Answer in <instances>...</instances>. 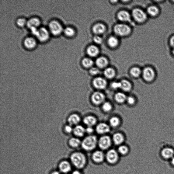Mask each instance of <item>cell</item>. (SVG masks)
<instances>
[{
	"label": "cell",
	"instance_id": "1",
	"mask_svg": "<svg viewBox=\"0 0 174 174\" xmlns=\"http://www.w3.org/2000/svg\"><path fill=\"white\" fill-rule=\"evenodd\" d=\"M98 140L96 136L90 135L86 136L82 142L83 148L86 151H91L96 147Z\"/></svg>",
	"mask_w": 174,
	"mask_h": 174
},
{
	"label": "cell",
	"instance_id": "2",
	"mask_svg": "<svg viewBox=\"0 0 174 174\" xmlns=\"http://www.w3.org/2000/svg\"><path fill=\"white\" fill-rule=\"evenodd\" d=\"M71 159L72 164L78 169H82L86 163L85 156L81 152L73 153L71 156Z\"/></svg>",
	"mask_w": 174,
	"mask_h": 174
},
{
	"label": "cell",
	"instance_id": "3",
	"mask_svg": "<svg viewBox=\"0 0 174 174\" xmlns=\"http://www.w3.org/2000/svg\"><path fill=\"white\" fill-rule=\"evenodd\" d=\"M114 31L116 34L120 37L128 35L131 32V29L126 24H119L115 26Z\"/></svg>",
	"mask_w": 174,
	"mask_h": 174
},
{
	"label": "cell",
	"instance_id": "4",
	"mask_svg": "<svg viewBox=\"0 0 174 174\" xmlns=\"http://www.w3.org/2000/svg\"><path fill=\"white\" fill-rule=\"evenodd\" d=\"M49 27L51 33L55 36L58 35L63 30L61 24L56 20H53L49 22Z\"/></svg>",
	"mask_w": 174,
	"mask_h": 174
},
{
	"label": "cell",
	"instance_id": "5",
	"mask_svg": "<svg viewBox=\"0 0 174 174\" xmlns=\"http://www.w3.org/2000/svg\"><path fill=\"white\" fill-rule=\"evenodd\" d=\"M106 97L103 92L96 91L92 94L91 100L93 104L95 105H100L105 102Z\"/></svg>",
	"mask_w": 174,
	"mask_h": 174
},
{
	"label": "cell",
	"instance_id": "6",
	"mask_svg": "<svg viewBox=\"0 0 174 174\" xmlns=\"http://www.w3.org/2000/svg\"><path fill=\"white\" fill-rule=\"evenodd\" d=\"M132 16L136 22L142 23L145 21L147 15L144 12L140 9H135L132 12Z\"/></svg>",
	"mask_w": 174,
	"mask_h": 174
},
{
	"label": "cell",
	"instance_id": "7",
	"mask_svg": "<svg viewBox=\"0 0 174 174\" xmlns=\"http://www.w3.org/2000/svg\"><path fill=\"white\" fill-rule=\"evenodd\" d=\"M112 144L111 139L109 136L103 135L98 140V144L100 148L105 150L109 148Z\"/></svg>",
	"mask_w": 174,
	"mask_h": 174
},
{
	"label": "cell",
	"instance_id": "8",
	"mask_svg": "<svg viewBox=\"0 0 174 174\" xmlns=\"http://www.w3.org/2000/svg\"><path fill=\"white\" fill-rule=\"evenodd\" d=\"M92 85L96 89L103 90L106 88L107 82L104 78L101 77H97L93 80Z\"/></svg>",
	"mask_w": 174,
	"mask_h": 174
},
{
	"label": "cell",
	"instance_id": "9",
	"mask_svg": "<svg viewBox=\"0 0 174 174\" xmlns=\"http://www.w3.org/2000/svg\"><path fill=\"white\" fill-rule=\"evenodd\" d=\"M142 74L144 79L148 82H152L155 77V71L151 68H144L142 72Z\"/></svg>",
	"mask_w": 174,
	"mask_h": 174
},
{
	"label": "cell",
	"instance_id": "10",
	"mask_svg": "<svg viewBox=\"0 0 174 174\" xmlns=\"http://www.w3.org/2000/svg\"><path fill=\"white\" fill-rule=\"evenodd\" d=\"M36 36L40 41L45 42L49 39V31L45 28L42 27L38 29Z\"/></svg>",
	"mask_w": 174,
	"mask_h": 174
},
{
	"label": "cell",
	"instance_id": "11",
	"mask_svg": "<svg viewBox=\"0 0 174 174\" xmlns=\"http://www.w3.org/2000/svg\"><path fill=\"white\" fill-rule=\"evenodd\" d=\"M107 161L111 164H114L117 162L118 158L117 152L114 149H111L108 151L106 155Z\"/></svg>",
	"mask_w": 174,
	"mask_h": 174
},
{
	"label": "cell",
	"instance_id": "12",
	"mask_svg": "<svg viewBox=\"0 0 174 174\" xmlns=\"http://www.w3.org/2000/svg\"><path fill=\"white\" fill-rule=\"evenodd\" d=\"M96 130L98 134H105L110 132V127L106 123H101L96 126Z\"/></svg>",
	"mask_w": 174,
	"mask_h": 174
},
{
	"label": "cell",
	"instance_id": "13",
	"mask_svg": "<svg viewBox=\"0 0 174 174\" xmlns=\"http://www.w3.org/2000/svg\"><path fill=\"white\" fill-rule=\"evenodd\" d=\"M97 121L96 118L92 115L86 116L83 120L84 124L88 127L94 126L96 124Z\"/></svg>",
	"mask_w": 174,
	"mask_h": 174
},
{
	"label": "cell",
	"instance_id": "14",
	"mask_svg": "<svg viewBox=\"0 0 174 174\" xmlns=\"http://www.w3.org/2000/svg\"><path fill=\"white\" fill-rule=\"evenodd\" d=\"M161 155L165 159H171L173 157L174 151L172 148H165L162 150Z\"/></svg>",
	"mask_w": 174,
	"mask_h": 174
},
{
	"label": "cell",
	"instance_id": "15",
	"mask_svg": "<svg viewBox=\"0 0 174 174\" xmlns=\"http://www.w3.org/2000/svg\"><path fill=\"white\" fill-rule=\"evenodd\" d=\"M24 43L25 47L29 49L34 48L37 45L36 40L31 37H26L24 40Z\"/></svg>",
	"mask_w": 174,
	"mask_h": 174
},
{
	"label": "cell",
	"instance_id": "16",
	"mask_svg": "<svg viewBox=\"0 0 174 174\" xmlns=\"http://www.w3.org/2000/svg\"><path fill=\"white\" fill-rule=\"evenodd\" d=\"M117 17L120 21L123 22H130L131 19L130 13L125 11L119 12L117 14Z\"/></svg>",
	"mask_w": 174,
	"mask_h": 174
},
{
	"label": "cell",
	"instance_id": "17",
	"mask_svg": "<svg viewBox=\"0 0 174 174\" xmlns=\"http://www.w3.org/2000/svg\"><path fill=\"white\" fill-rule=\"evenodd\" d=\"M92 31L95 34L97 35L103 33L106 30V27L104 25L101 23H98L93 26Z\"/></svg>",
	"mask_w": 174,
	"mask_h": 174
},
{
	"label": "cell",
	"instance_id": "18",
	"mask_svg": "<svg viewBox=\"0 0 174 174\" xmlns=\"http://www.w3.org/2000/svg\"><path fill=\"white\" fill-rule=\"evenodd\" d=\"M92 158L93 160L96 163H101L103 160L104 158V154L101 151H96L93 153Z\"/></svg>",
	"mask_w": 174,
	"mask_h": 174
},
{
	"label": "cell",
	"instance_id": "19",
	"mask_svg": "<svg viewBox=\"0 0 174 174\" xmlns=\"http://www.w3.org/2000/svg\"><path fill=\"white\" fill-rule=\"evenodd\" d=\"M40 22L37 17H32L29 19L27 22V25L30 29L33 28H37L39 26Z\"/></svg>",
	"mask_w": 174,
	"mask_h": 174
},
{
	"label": "cell",
	"instance_id": "20",
	"mask_svg": "<svg viewBox=\"0 0 174 174\" xmlns=\"http://www.w3.org/2000/svg\"><path fill=\"white\" fill-rule=\"evenodd\" d=\"M123 135L120 133H116L113 136L112 140L116 145H120L122 144L124 141Z\"/></svg>",
	"mask_w": 174,
	"mask_h": 174
},
{
	"label": "cell",
	"instance_id": "21",
	"mask_svg": "<svg viewBox=\"0 0 174 174\" xmlns=\"http://www.w3.org/2000/svg\"><path fill=\"white\" fill-rule=\"evenodd\" d=\"M121 88L122 90L125 92H129L132 89V85L129 81L126 79H123L120 82Z\"/></svg>",
	"mask_w": 174,
	"mask_h": 174
},
{
	"label": "cell",
	"instance_id": "22",
	"mask_svg": "<svg viewBox=\"0 0 174 174\" xmlns=\"http://www.w3.org/2000/svg\"><path fill=\"white\" fill-rule=\"evenodd\" d=\"M99 48L94 45L89 46L87 49V53L89 56L91 57H95L97 56L99 53Z\"/></svg>",
	"mask_w": 174,
	"mask_h": 174
},
{
	"label": "cell",
	"instance_id": "23",
	"mask_svg": "<svg viewBox=\"0 0 174 174\" xmlns=\"http://www.w3.org/2000/svg\"><path fill=\"white\" fill-rule=\"evenodd\" d=\"M127 96L123 92H117L114 95V99L117 103L122 104L126 101Z\"/></svg>",
	"mask_w": 174,
	"mask_h": 174
},
{
	"label": "cell",
	"instance_id": "24",
	"mask_svg": "<svg viewBox=\"0 0 174 174\" xmlns=\"http://www.w3.org/2000/svg\"><path fill=\"white\" fill-rule=\"evenodd\" d=\"M81 118L79 115L76 114H72L69 116L68 121L71 125H76L80 123Z\"/></svg>",
	"mask_w": 174,
	"mask_h": 174
},
{
	"label": "cell",
	"instance_id": "25",
	"mask_svg": "<svg viewBox=\"0 0 174 174\" xmlns=\"http://www.w3.org/2000/svg\"><path fill=\"white\" fill-rule=\"evenodd\" d=\"M59 167L60 170L62 172L65 173L69 172L71 169V164L67 161H63L61 162Z\"/></svg>",
	"mask_w": 174,
	"mask_h": 174
},
{
	"label": "cell",
	"instance_id": "26",
	"mask_svg": "<svg viewBox=\"0 0 174 174\" xmlns=\"http://www.w3.org/2000/svg\"><path fill=\"white\" fill-rule=\"evenodd\" d=\"M96 63L99 68H103L108 65V61L105 57H100L97 59Z\"/></svg>",
	"mask_w": 174,
	"mask_h": 174
},
{
	"label": "cell",
	"instance_id": "27",
	"mask_svg": "<svg viewBox=\"0 0 174 174\" xmlns=\"http://www.w3.org/2000/svg\"><path fill=\"white\" fill-rule=\"evenodd\" d=\"M74 134L78 137H82L86 133L85 129L82 126L78 125L75 127L73 130Z\"/></svg>",
	"mask_w": 174,
	"mask_h": 174
},
{
	"label": "cell",
	"instance_id": "28",
	"mask_svg": "<svg viewBox=\"0 0 174 174\" xmlns=\"http://www.w3.org/2000/svg\"><path fill=\"white\" fill-rule=\"evenodd\" d=\"M104 75L108 79H112L115 76V71L114 69L112 68H106L104 71Z\"/></svg>",
	"mask_w": 174,
	"mask_h": 174
},
{
	"label": "cell",
	"instance_id": "29",
	"mask_svg": "<svg viewBox=\"0 0 174 174\" xmlns=\"http://www.w3.org/2000/svg\"><path fill=\"white\" fill-rule=\"evenodd\" d=\"M158 7L154 5L150 6L147 9V12L149 15L152 16H157L159 13Z\"/></svg>",
	"mask_w": 174,
	"mask_h": 174
},
{
	"label": "cell",
	"instance_id": "30",
	"mask_svg": "<svg viewBox=\"0 0 174 174\" xmlns=\"http://www.w3.org/2000/svg\"><path fill=\"white\" fill-rule=\"evenodd\" d=\"M120 121L119 118L117 117H113L110 118L109 124L112 127H116L120 125Z\"/></svg>",
	"mask_w": 174,
	"mask_h": 174
},
{
	"label": "cell",
	"instance_id": "31",
	"mask_svg": "<svg viewBox=\"0 0 174 174\" xmlns=\"http://www.w3.org/2000/svg\"><path fill=\"white\" fill-rule=\"evenodd\" d=\"M108 43L110 47L114 48L118 45L119 40L117 37H110L108 40Z\"/></svg>",
	"mask_w": 174,
	"mask_h": 174
},
{
	"label": "cell",
	"instance_id": "32",
	"mask_svg": "<svg viewBox=\"0 0 174 174\" xmlns=\"http://www.w3.org/2000/svg\"><path fill=\"white\" fill-rule=\"evenodd\" d=\"M130 73L133 77L134 78H138L140 76L142 72L140 68L134 67L130 69Z\"/></svg>",
	"mask_w": 174,
	"mask_h": 174
},
{
	"label": "cell",
	"instance_id": "33",
	"mask_svg": "<svg viewBox=\"0 0 174 174\" xmlns=\"http://www.w3.org/2000/svg\"><path fill=\"white\" fill-rule=\"evenodd\" d=\"M82 64L85 68H92V67L94 64V62L91 59L89 58H85L82 61Z\"/></svg>",
	"mask_w": 174,
	"mask_h": 174
},
{
	"label": "cell",
	"instance_id": "34",
	"mask_svg": "<svg viewBox=\"0 0 174 174\" xmlns=\"http://www.w3.org/2000/svg\"><path fill=\"white\" fill-rule=\"evenodd\" d=\"M102 108L104 112H109L112 111L113 106L111 103L106 101L102 104Z\"/></svg>",
	"mask_w": 174,
	"mask_h": 174
},
{
	"label": "cell",
	"instance_id": "35",
	"mask_svg": "<svg viewBox=\"0 0 174 174\" xmlns=\"http://www.w3.org/2000/svg\"><path fill=\"white\" fill-rule=\"evenodd\" d=\"M82 144L79 139L76 138H72L69 141V144L72 147H77Z\"/></svg>",
	"mask_w": 174,
	"mask_h": 174
},
{
	"label": "cell",
	"instance_id": "36",
	"mask_svg": "<svg viewBox=\"0 0 174 174\" xmlns=\"http://www.w3.org/2000/svg\"><path fill=\"white\" fill-rule=\"evenodd\" d=\"M64 33L66 36L71 37L74 35L75 32L74 29L71 27H68L65 28L63 30Z\"/></svg>",
	"mask_w": 174,
	"mask_h": 174
},
{
	"label": "cell",
	"instance_id": "37",
	"mask_svg": "<svg viewBox=\"0 0 174 174\" xmlns=\"http://www.w3.org/2000/svg\"><path fill=\"white\" fill-rule=\"evenodd\" d=\"M118 151L121 155H126L128 152V148L126 146L121 145L118 148Z\"/></svg>",
	"mask_w": 174,
	"mask_h": 174
},
{
	"label": "cell",
	"instance_id": "38",
	"mask_svg": "<svg viewBox=\"0 0 174 174\" xmlns=\"http://www.w3.org/2000/svg\"><path fill=\"white\" fill-rule=\"evenodd\" d=\"M27 21L25 18H20L17 19L16 23L20 27L24 26L25 25H27Z\"/></svg>",
	"mask_w": 174,
	"mask_h": 174
},
{
	"label": "cell",
	"instance_id": "39",
	"mask_svg": "<svg viewBox=\"0 0 174 174\" xmlns=\"http://www.w3.org/2000/svg\"><path fill=\"white\" fill-rule=\"evenodd\" d=\"M89 73L92 76H96L99 73L100 70L97 68H90L89 71Z\"/></svg>",
	"mask_w": 174,
	"mask_h": 174
},
{
	"label": "cell",
	"instance_id": "40",
	"mask_svg": "<svg viewBox=\"0 0 174 174\" xmlns=\"http://www.w3.org/2000/svg\"><path fill=\"white\" fill-rule=\"evenodd\" d=\"M126 101L127 103L130 106L134 105L136 102L135 98L132 96L127 97Z\"/></svg>",
	"mask_w": 174,
	"mask_h": 174
},
{
	"label": "cell",
	"instance_id": "41",
	"mask_svg": "<svg viewBox=\"0 0 174 174\" xmlns=\"http://www.w3.org/2000/svg\"><path fill=\"white\" fill-rule=\"evenodd\" d=\"M112 88L114 89H120L121 84L120 82H114L111 84Z\"/></svg>",
	"mask_w": 174,
	"mask_h": 174
},
{
	"label": "cell",
	"instance_id": "42",
	"mask_svg": "<svg viewBox=\"0 0 174 174\" xmlns=\"http://www.w3.org/2000/svg\"><path fill=\"white\" fill-rule=\"evenodd\" d=\"M94 42L97 44H100L103 42V39L101 37L98 35L95 36L93 38Z\"/></svg>",
	"mask_w": 174,
	"mask_h": 174
},
{
	"label": "cell",
	"instance_id": "43",
	"mask_svg": "<svg viewBox=\"0 0 174 174\" xmlns=\"http://www.w3.org/2000/svg\"><path fill=\"white\" fill-rule=\"evenodd\" d=\"M85 131L86 133H88V134L91 135L92 133H93L94 130L92 127H88L85 129Z\"/></svg>",
	"mask_w": 174,
	"mask_h": 174
},
{
	"label": "cell",
	"instance_id": "44",
	"mask_svg": "<svg viewBox=\"0 0 174 174\" xmlns=\"http://www.w3.org/2000/svg\"><path fill=\"white\" fill-rule=\"evenodd\" d=\"M65 130L66 132L69 133L72 131V129L70 126H67L65 127Z\"/></svg>",
	"mask_w": 174,
	"mask_h": 174
},
{
	"label": "cell",
	"instance_id": "45",
	"mask_svg": "<svg viewBox=\"0 0 174 174\" xmlns=\"http://www.w3.org/2000/svg\"><path fill=\"white\" fill-rule=\"evenodd\" d=\"M170 43L171 46L174 47V36L171 37L170 40Z\"/></svg>",
	"mask_w": 174,
	"mask_h": 174
},
{
	"label": "cell",
	"instance_id": "46",
	"mask_svg": "<svg viewBox=\"0 0 174 174\" xmlns=\"http://www.w3.org/2000/svg\"><path fill=\"white\" fill-rule=\"evenodd\" d=\"M72 174H82L79 171L75 170L72 172Z\"/></svg>",
	"mask_w": 174,
	"mask_h": 174
},
{
	"label": "cell",
	"instance_id": "47",
	"mask_svg": "<svg viewBox=\"0 0 174 174\" xmlns=\"http://www.w3.org/2000/svg\"><path fill=\"white\" fill-rule=\"evenodd\" d=\"M171 163L173 166H174V158H172L171 159Z\"/></svg>",
	"mask_w": 174,
	"mask_h": 174
},
{
	"label": "cell",
	"instance_id": "48",
	"mask_svg": "<svg viewBox=\"0 0 174 174\" xmlns=\"http://www.w3.org/2000/svg\"><path fill=\"white\" fill-rule=\"evenodd\" d=\"M51 174H60L59 173L57 172H54L52 173Z\"/></svg>",
	"mask_w": 174,
	"mask_h": 174
},
{
	"label": "cell",
	"instance_id": "49",
	"mask_svg": "<svg viewBox=\"0 0 174 174\" xmlns=\"http://www.w3.org/2000/svg\"><path fill=\"white\" fill-rule=\"evenodd\" d=\"M172 52L173 54L174 55V47H173V49L172 50Z\"/></svg>",
	"mask_w": 174,
	"mask_h": 174
}]
</instances>
